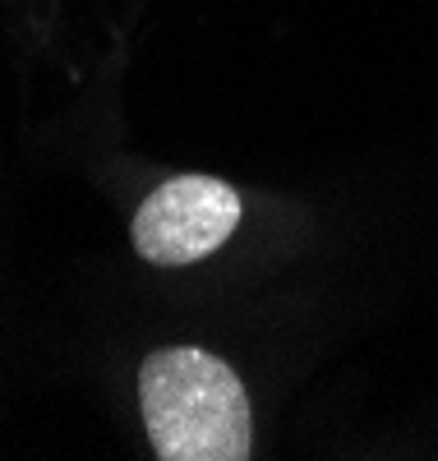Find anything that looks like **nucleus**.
I'll list each match as a JSON object with an SVG mask.
<instances>
[{
  "mask_svg": "<svg viewBox=\"0 0 438 461\" xmlns=\"http://www.w3.org/2000/svg\"><path fill=\"white\" fill-rule=\"evenodd\" d=\"M241 226V194L217 176H171L139 203L130 240L152 267H189L217 254Z\"/></svg>",
  "mask_w": 438,
  "mask_h": 461,
  "instance_id": "2",
  "label": "nucleus"
},
{
  "mask_svg": "<svg viewBox=\"0 0 438 461\" xmlns=\"http://www.w3.org/2000/svg\"><path fill=\"white\" fill-rule=\"evenodd\" d=\"M148 443L162 461H245L254 456L250 393L226 360L198 346L152 351L139 369Z\"/></svg>",
  "mask_w": 438,
  "mask_h": 461,
  "instance_id": "1",
  "label": "nucleus"
}]
</instances>
